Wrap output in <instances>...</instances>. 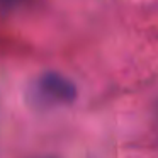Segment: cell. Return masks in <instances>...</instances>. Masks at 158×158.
Listing matches in <instances>:
<instances>
[{
  "label": "cell",
  "mask_w": 158,
  "mask_h": 158,
  "mask_svg": "<svg viewBox=\"0 0 158 158\" xmlns=\"http://www.w3.org/2000/svg\"><path fill=\"white\" fill-rule=\"evenodd\" d=\"M36 100L51 106H66L77 99V87L58 72H44L34 83Z\"/></svg>",
  "instance_id": "cell-1"
},
{
  "label": "cell",
  "mask_w": 158,
  "mask_h": 158,
  "mask_svg": "<svg viewBox=\"0 0 158 158\" xmlns=\"http://www.w3.org/2000/svg\"><path fill=\"white\" fill-rule=\"evenodd\" d=\"M43 158H53V156H43Z\"/></svg>",
  "instance_id": "cell-2"
}]
</instances>
